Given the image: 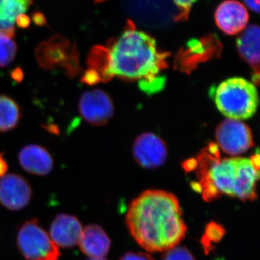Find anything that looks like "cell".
<instances>
[{
	"instance_id": "27",
	"label": "cell",
	"mask_w": 260,
	"mask_h": 260,
	"mask_svg": "<svg viewBox=\"0 0 260 260\" xmlns=\"http://www.w3.org/2000/svg\"><path fill=\"white\" fill-rule=\"evenodd\" d=\"M32 21L37 26H44L47 25V19L41 12H35L32 15Z\"/></svg>"
},
{
	"instance_id": "5",
	"label": "cell",
	"mask_w": 260,
	"mask_h": 260,
	"mask_svg": "<svg viewBox=\"0 0 260 260\" xmlns=\"http://www.w3.org/2000/svg\"><path fill=\"white\" fill-rule=\"evenodd\" d=\"M17 244L27 260H59V247L37 219L28 220L19 229Z\"/></svg>"
},
{
	"instance_id": "4",
	"label": "cell",
	"mask_w": 260,
	"mask_h": 260,
	"mask_svg": "<svg viewBox=\"0 0 260 260\" xmlns=\"http://www.w3.org/2000/svg\"><path fill=\"white\" fill-rule=\"evenodd\" d=\"M210 94L217 108L229 119L251 117L256 112L259 96L255 85L244 78H232L212 88Z\"/></svg>"
},
{
	"instance_id": "25",
	"label": "cell",
	"mask_w": 260,
	"mask_h": 260,
	"mask_svg": "<svg viewBox=\"0 0 260 260\" xmlns=\"http://www.w3.org/2000/svg\"><path fill=\"white\" fill-rule=\"evenodd\" d=\"M15 23L19 28L26 29L29 28L30 25V19L28 15L21 14L18 15V18L15 20Z\"/></svg>"
},
{
	"instance_id": "21",
	"label": "cell",
	"mask_w": 260,
	"mask_h": 260,
	"mask_svg": "<svg viewBox=\"0 0 260 260\" xmlns=\"http://www.w3.org/2000/svg\"><path fill=\"white\" fill-rule=\"evenodd\" d=\"M165 252L162 260H195L190 251L184 247L176 246Z\"/></svg>"
},
{
	"instance_id": "30",
	"label": "cell",
	"mask_w": 260,
	"mask_h": 260,
	"mask_svg": "<svg viewBox=\"0 0 260 260\" xmlns=\"http://www.w3.org/2000/svg\"><path fill=\"white\" fill-rule=\"evenodd\" d=\"M104 1H106V0H95V4H97V3H103V2Z\"/></svg>"
},
{
	"instance_id": "3",
	"label": "cell",
	"mask_w": 260,
	"mask_h": 260,
	"mask_svg": "<svg viewBox=\"0 0 260 260\" xmlns=\"http://www.w3.org/2000/svg\"><path fill=\"white\" fill-rule=\"evenodd\" d=\"M200 156L199 181L194 186L205 201H212L223 194L243 201L256 199L259 154L250 158H220L217 147L213 145Z\"/></svg>"
},
{
	"instance_id": "23",
	"label": "cell",
	"mask_w": 260,
	"mask_h": 260,
	"mask_svg": "<svg viewBox=\"0 0 260 260\" xmlns=\"http://www.w3.org/2000/svg\"><path fill=\"white\" fill-rule=\"evenodd\" d=\"M80 82L86 85H95L96 84L100 83V78H99V75L95 70L88 68V70H85V73L82 75Z\"/></svg>"
},
{
	"instance_id": "16",
	"label": "cell",
	"mask_w": 260,
	"mask_h": 260,
	"mask_svg": "<svg viewBox=\"0 0 260 260\" xmlns=\"http://www.w3.org/2000/svg\"><path fill=\"white\" fill-rule=\"evenodd\" d=\"M32 4V0H0V34L14 37L15 20Z\"/></svg>"
},
{
	"instance_id": "18",
	"label": "cell",
	"mask_w": 260,
	"mask_h": 260,
	"mask_svg": "<svg viewBox=\"0 0 260 260\" xmlns=\"http://www.w3.org/2000/svg\"><path fill=\"white\" fill-rule=\"evenodd\" d=\"M225 234V228L215 222H210L205 228L204 234L201 239V244L205 254L213 250V244L220 242Z\"/></svg>"
},
{
	"instance_id": "10",
	"label": "cell",
	"mask_w": 260,
	"mask_h": 260,
	"mask_svg": "<svg viewBox=\"0 0 260 260\" xmlns=\"http://www.w3.org/2000/svg\"><path fill=\"white\" fill-rule=\"evenodd\" d=\"M32 191L25 178L15 174L0 179V204L11 210L23 209L30 203Z\"/></svg>"
},
{
	"instance_id": "31",
	"label": "cell",
	"mask_w": 260,
	"mask_h": 260,
	"mask_svg": "<svg viewBox=\"0 0 260 260\" xmlns=\"http://www.w3.org/2000/svg\"><path fill=\"white\" fill-rule=\"evenodd\" d=\"M89 260H107V259H90Z\"/></svg>"
},
{
	"instance_id": "1",
	"label": "cell",
	"mask_w": 260,
	"mask_h": 260,
	"mask_svg": "<svg viewBox=\"0 0 260 260\" xmlns=\"http://www.w3.org/2000/svg\"><path fill=\"white\" fill-rule=\"evenodd\" d=\"M102 51L104 61L100 81L107 83L116 77L139 82L144 91L161 88L164 80L160 73L167 67L169 54L159 50L155 39L137 30L133 22L128 21L119 37L102 46Z\"/></svg>"
},
{
	"instance_id": "19",
	"label": "cell",
	"mask_w": 260,
	"mask_h": 260,
	"mask_svg": "<svg viewBox=\"0 0 260 260\" xmlns=\"http://www.w3.org/2000/svg\"><path fill=\"white\" fill-rule=\"evenodd\" d=\"M17 50L16 43L11 37L0 34V68L8 66L14 61Z\"/></svg>"
},
{
	"instance_id": "9",
	"label": "cell",
	"mask_w": 260,
	"mask_h": 260,
	"mask_svg": "<svg viewBox=\"0 0 260 260\" xmlns=\"http://www.w3.org/2000/svg\"><path fill=\"white\" fill-rule=\"evenodd\" d=\"M133 153L136 162L146 169L160 167L167 158L165 143L152 133H143L138 137L133 145Z\"/></svg>"
},
{
	"instance_id": "26",
	"label": "cell",
	"mask_w": 260,
	"mask_h": 260,
	"mask_svg": "<svg viewBox=\"0 0 260 260\" xmlns=\"http://www.w3.org/2000/svg\"><path fill=\"white\" fill-rule=\"evenodd\" d=\"M10 77L16 83H21L24 80V72L23 69L20 68V67H17V68L12 70L11 73H10Z\"/></svg>"
},
{
	"instance_id": "29",
	"label": "cell",
	"mask_w": 260,
	"mask_h": 260,
	"mask_svg": "<svg viewBox=\"0 0 260 260\" xmlns=\"http://www.w3.org/2000/svg\"><path fill=\"white\" fill-rule=\"evenodd\" d=\"M8 170V164L3 157V153L0 154V179H2Z\"/></svg>"
},
{
	"instance_id": "8",
	"label": "cell",
	"mask_w": 260,
	"mask_h": 260,
	"mask_svg": "<svg viewBox=\"0 0 260 260\" xmlns=\"http://www.w3.org/2000/svg\"><path fill=\"white\" fill-rule=\"evenodd\" d=\"M75 44V42L71 44L67 38L60 34L53 36L41 42L36 49L38 64L47 70H54L58 67L64 68Z\"/></svg>"
},
{
	"instance_id": "11",
	"label": "cell",
	"mask_w": 260,
	"mask_h": 260,
	"mask_svg": "<svg viewBox=\"0 0 260 260\" xmlns=\"http://www.w3.org/2000/svg\"><path fill=\"white\" fill-rule=\"evenodd\" d=\"M249 15L244 5L237 0H225L215 12L217 26L228 35H236L246 28Z\"/></svg>"
},
{
	"instance_id": "22",
	"label": "cell",
	"mask_w": 260,
	"mask_h": 260,
	"mask_svg": "<svg viewBox=\"0 0 260 260\" xmlns=\"http://www.w3.org/2000/svg\"><path fill=\"white\" fill-rule=\"evenodd\" d=\"M197 0H173L179 10V15L177 16L178 20H185L188 18L191 7Z\"/></svg>"
},
{
	"instance_id": "17",
	"label": "cell",
	"mask_w": 260,
	"mask_h": 260,
	"mask_svg": "<svg viewBox=\"0 0 260 260\" xmlns=\"http://www.w3.org/2000/svg\"><path fill=\"white\" fill-rule=\"evenodd\" d=\"M21 117L22 110L18 103L7 95H0V133L15 129Z\"/></svg>"
},
{
	"instance_id": "14",
	"label": "cell",
	"mask_w": 260,
	"mask_h": 260,
	"mask_svg": "<svg viewBox=\"0 0 260 260\" xmlns=\"http://www.w3.org/2000/svg\"><path fill=\"white\" fill-rule=\"evenodd\" d=\"M259 26L250 25L244 29L237 41L238 52L254 70V82L256 84L259 80Z\"/></svg>"
},
{
	"instance_id": "13",
	"label": "cell",
	"mask_w": 260,
	"mask_h": 260,
	"mask_svg": "<svg viewBox=\"0 0 260 260\" xmlns=\"http://www.w3.org/2000/svg\"><path fill=\"white\" fill-rule=\"evenodd\" d=\"M19 162L27 172L37 176H46L52 171L54 160L44 147L28 145L21 149Z\"/></svg>"
},
{
	"instance_id": "7",
	"label": "cell",
	"mask_w": 260,
	"mask_h": 260,
	"mask_svg": "<svg viewBox=\"0 0 260 260\" xmlns=\"http://www.w3.org/2000/svg\"><path fill=\"white\" fill-rule=\"evenodd\" d=\"M78 108L82 117L92 125H104L114 115L112 99L102 90L85 92L80 97Z\"/></svg>"
},
{
	"instance_id": "15",
	"label": "cell",
	"mask_w": 260,
	"mask_h": 260,
	"mask_svg": "<svg viewBox=\"0 0 260 260\" xmlns=\"http://www.w3.org/2000/svg\"><path fill=\"white\" fill-rule=\"evenodd\" d=\"M80 250L90 259H104L111 247V240L102 227L89 225L83 230L79 242Z\"/></svg>"
},
{
	"instance_id": "24",
	"label": "cell",
	"mask_w": 260,
	"mask_h": 260,
	"mask_svg": "<svg viewBox=\"0 0 260 260\" xmlns=\"http://www.w3.org/2000/svg\"><path fill=\"white\" fill-rule=\"evenodd\" d=\"M119 260H155L153 256L145 253H127Z\"/></svg>"
},
{
	"instance_id": "12",
	"label": "cell",
	"mask_w": 260,
	"mask_h": 260,
	"mask_svg": "<svg viewBox=\"0 0 260 260\" xmlns=\"http://www.w3.org/2000/svg\"><path fill=\"white\" fill-rule=\"evenodd\" d=\"M83 228L79 220L72 215L60 214L53 220L50 237L58 247H74L79 244Z\"/></svg>"
},
{
	"instance_id": "2",
	"label": "cell",
	"mask_w": 260,
	"mask_h": 260,
	"mask_svg": "<svg viewBox=\"0 0 260 260\" xmlns=\"http://www.w3.org/2000/svg\"><path fill=\"white\" fill-rule=\"evenodd\" d=\"M126 220L135 242L149 252L176 247L187 231L179 200L161 190L145 191L137 197L129 205Z\"/></svg>"
},
{
	"instance_id": "6",
	"label": "cell",
	"mask_w": 260,
	"mask_h": 260,
	"mask_svg": "<svg viewBox=\"0 0 260 260\" xmlns=\"http://www.w3.org/2000/svg\"><path fill=\"white\" fill-rule=\"evenodd\" d=\"M215 138L219 147L232 156L246 153L254 145L249 126L235 119L224 120L217 128Z\"/></svg>"
},
{
	"instance_id": "28",
	"label": "cell",
	"mask_w": 260,
	"mask_h": 260,
	"mask_svg": "<svg viewBox=\"0 0 260 260\" xmlns=\"http://www.w3.org/2000/svg\"><path fill=\"white\" fill-rule=\"evenodd\" d=\"M246 6L253 12L259 13V0H244Z\"/></svg>"
},
{
	"instance_id": "20",
	"label": "cell",
	"mask_w": 260,
	"mask_h": 260,
	"mask_svg": "<svg viewBox=\"0 0 260 260\" xmlns=\"http://www.w3.org/2000/svg\"><path fill=\"white\" fill-rule=\"evenodd\" d=\"M64 68L65 75L70 79L79 74L80 70H81V67L80 64L79 51L78 50L76 44L73 48V51H72L70 57L68 58L66 64H64Z\"/></svg>"
}]
</instances>
